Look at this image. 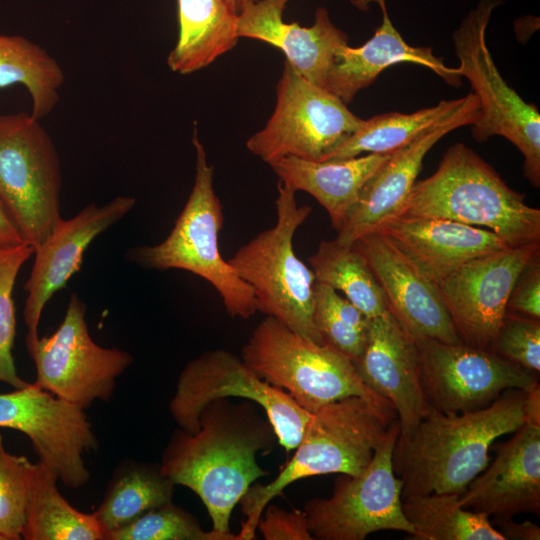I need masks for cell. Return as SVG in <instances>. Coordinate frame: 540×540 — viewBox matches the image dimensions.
Listing matches in <instances>:
<instances>
[{
    "instance_id": "1",
    "label": "cell",
    "mask_w": 540,
    "mask_h": 540,
    "mask_svg": "<svg viewBox=\"0 0 540 540\" xmlns=\"http://www.w3.org/2000/svg\"><path fill=\"white\" fill-rule=\"evenodd\" d=\"M246 400L210 402L202 411L199 429L175 431L166 446L161 471L175 484L192 490L202 501L212 529L226 535L236 504L254 484L268 475L257 454L269 452L277 440L266 414Z\"/></svg>"
},
{
    "instance_id": "2",
    "label": "cell",
    "mask_w": 540,
    "mask_h": 540,
    "mask_svg": "<svg viewBox=\"0 0 540 540\" xmlns=\"http://www.w3.org/2000/svg\"><path fill=\"white\" fill-rule=\"evenodd\" d=\"M527 392L510 389L484 408L454 415L430 405L413 433L395 444L393 468L403 481L402 499L461 495L487 467L493 442L524 424Z\"/></svg>"
},
{
    "instance_id": "3",
    "label": "cell",
    "mask_w": 540,
    "mask_h": 540,
    "mask_svg": "<svg viewBox=\"0 0 540 540\" xmlns=\"http://www.w3.org/2000/svg\"><path fill=\"white\" fill-rule=\"evenodd\" d=\"M396 420L391 403L358 396L330 403L313 413L293 457L278 476L265 485L253 484L241 499L245 520L239 539L255 538L265 507L291 483L317 475L363 473Z\"/></svg>"
},
{
    "instance_id": "4",
    "label": "cell",
    "mask_w": 540,
    "mask_h": 540,
    "mask_svg": "<svg viewBox=\"0 0 540 540\" xmlns=\"http://www.w3.org/2000/svg\"><path fill=\"white\" fill-rule=\"evenodd\" d=\"M397 216L485 227L510 247L539 243L540 210L525 203L474 150L455 143L437 170L413 186Z\"/></svg>"
},
{
    "instance_id": "5",
    "label": "cell",
    "mask_w": 540,
    "mask_h": 540,
    "mask_svg": "<svg viewBox=\"0 0 540 540\" xmlns=\"http://www.w3.org/2000/svg\"><path fill=\"white\" fill-rule=\"evenodd\" d=\"M192 144L196 154L194 184L171 232L158 244L130 248L126 257L146 269H180L199 276L218 292L229 315L249 319L258 311L257 301L250 286L219 252L223 206L214 191V168L208 164L196 128Z\"/></svg>"
},
{
    "instance_id": "6",
    "label": "cell",
    "mask_w": 540,
    "mask_h": 540,
    "mask_svg": "<svg viewBox=\"0 0 540 540\" xmlns=\"http://www.w3.org/2000/svg\"><path fill=\"white\" fill-rule=\"evenodd\" d=\"M277 190L275 225L241 246L228 263L252 289L258 311L323 344L313 319L315 275L293 248L294 234L312 209L299 206L296 191L280 180Z\"/></svg>"
},
{
    "instance_id": "7",
    "label": "cell",
    "mask_w": 540,
    "mask_h": 540,
    "mask_svg": "<svg viewBox=\"0 0 540 540\" xmlns=\"http://www.w3.org/2000/svg\"><path fill=\"white\" fill-rule=\"evenodd\" d=\"M242 360L311 414L351 396L387 401L364 384L346 355L327 343L300 336L271 316L252 332L242 349Z\"/></svg>"
},
{
    "instance_id": "8",
    "label": "cell",
    "mask_w": 540,
    "mask_h": 540,
    "mask_svg": "<svg viewBox=\"0 0 540 540\" xmlns=\"http://www.w3.org/2000/svg\"><path fill=\"white\" fill-rule=\"evenodd\" d=\"M500 0H480L453 33V43L465 77L477 96L479 111L471 124L475 141L492 136L509 140L524 156L523 170L528 181L540 186V114L525 102L501 76L486 41L492 11Z\"/></svg>"
},
{
    "instance_id": "9",
    "label": "cell",
    "mask_w": 540,
    "mask_h": 540,
    "mask_svg": "<svg viewBox=\"0 0 540 540\" xmlns=\"http://www.w3.org/2000/svg\"><path fill=\"white\" fill-rule=\"evenodd\" d=\"M61 190L60 157L40 120L0 114V200L33 248L62 219Z\"/></svg>"
},
{
    "instance_id": "10",
    "label": "cell",
    "mask_w": 540,
    "mask_h": 540,
    "mask_svg": "<svg viewBox=\"0 0 540 540\" xmlns=\"http://www.w3.org/2000/svg\"><path fill=\"white\" fill-rule=\"evenodd\" d=\"M363 122L338 96L308 81L285 60L274 111L246 147L268 164L285 156L324 161Z\"/></svg>"
},
{
    "instance_id": "11",
    "label": "cell",
    "mask_w": 540,
    "mask_h": 540,
    "mask_svg": "<svg viewBox=\"0 0 540 540\" xmlns=\"http://www.w3.org/2000/svg\"><path fill=\"white\" fill-rule=\"evenodd\" d=\"M231 397L250 400L262 408L287 452L298 446L312 416L283 389L261 379L242 358L223 349L204 351L187 363L169 411L180 429L195 433L203 409L214 400Z\"/></svg>"
},
{
    "instance_id": "12",
    "label": "cell",
    "mask_w": 540,
    "mask_h": 540,
    "mask_svg": "<svg viewBox=\"0 0 540 540\" xmlns=\"http://www.w3.org/2000/svg\"><path fill=\"white\" fill-rule=\"evenodd\" d=\"M400 428L396 420L358 476L340 474L329 498H313L304 508L309 531L319 540H363L381 530L413 535L402 509L403 481L395 475L393 451Z\"/></svg>"
},
{
    "instance_id": "13",
    "label": "cell",
    "mask_w": 540,
    "mask_h": 540,
    "mask_svg": "<svg viewBox=\"0 0 540 540\" xmlns=\"http://www.w3.org/2000/svg\"><path fill=\"white\" fill-rule=\"evenodd\" d=\"M26 347L36 368L34 383L83 410L96 400L108 402L116 379L133 362L127 351L94 342L86 322V304L76 293L71 294L58 328Z\"/></svg>"
},
{
    "instance_id": "14",
    "label": "cell",
    "mask_w": 540,
    "mask_h": 540,
    "mask_svg": "<svg viewBox=\"0 0 540 540\" xmlns=\"http://www.w3.org/2000/svg\"><path fill=\"white\" fill-rule=\"evenodd\" d=\"M420 354V382L429 404L454 415L484 408L510 389L529 391L535 373L490 349L415 338Z\"/></svg>"
},
{
    "instance_id": "15",
    "label": "cell",
    "mask_w": 540,
    "mask_h": 540,
    "mask_svg": "<svg viewBox=\"0 0 540 540\" xmlns=\"http://www.w3.org/2000/svg\"><path fill=\"white\" fill-rule=\"evenodd\" d=\"M0 427L25 434L39 461L66 486L82 487L90 478L83 455L97 447L84 410L35 383L0 393Z\"/></svg>"
},
{
    "instance_id": "16",
    "label": "cell",
    "mask_w": 540,
    "mask_h": 540,
    "mask_svg": "<svg viewBox=\"0 0 540 540\" xmlns=\"http://www.w3.org/2000/svg\"><path fill=\"white\" fill-rule=\"evenodd\" d=\"M539 249V243L508 247L463 264L437 284L464 344L491 348L515 281Z\"/></svg>"
},
{
    "instance_id": "17",
    "label": "cell",
    "mask_w": 540,
    "mask_h": 540,
    "mask_svg": "<svg viewBox=\"0 0 540 540\" xmlns=\"http://www.w3.org/2000/svg\"><path fill=\"white\" fill-rule=\"evenodd\" d=\"M135 203L133 197L118 196L102 206L88 204L73 217L62 218L47 238L34 248L35 259L24 285L27 292L23 311L26 343L39 337L38 325L46 304L80 270L88 246L125 217Z\"/></svg>"
},
{
    "instance_id": "18",
    "label": "cell",
    "mask_w": 540,
    "mask_h": 540,
    "mask_svg": "<svg viewBox=\"0 0 540 540\" xmlns=\"http://www.w3.org/2000/svg\"><path fill=\"white\" fill-rule=\"evenodd\" d=\"M478 111L477 96L471 92L449 116L395 151L365 183L335 240L351 247L361 236L397 216L416 183L429 150L451 131L471 125L477 119Z\"/></svg>"
},
{
    "instance_id": "19",
    "label": "cell",
    "mask_w": 540,
    "mask_h": 540,
    "mask_svg": "<svg viewBox=\"0 0 540 540\" xmlns=\"http://www.w3.org/2000/svg\"><path fill=\"white\" fill-rule=\"evenodd\" d=\"M352 246L366 259L382 288L388 311L406 331L415 338L463 343L437 285L388 237L374 230L361 236Z\"/></svg>"
},
{
    "instance_id": "20",
    "label": "cell",
    "mask_w": 540,
    "mask_h": 540,
    "mask_svg": "<svg viewBox=\"0 0 540 540\" xmlns=\"http://www.w3.org/2000/svg\"><path fill=\"white\" fill-rule=\"evenodd\" d=\"M353 364L364 384L392 404L398 439L408 438L430 408L420 382L415 337L387 310L370 320L364 350Z\"/></svg>"
},
{
    "instance_id": "21",
    "label": "cell",
    "mask_w": 540,
    "mask_h": 540,
    "mask_svg": "<svg viewBox=\"0 0 540 540\" xmlns=\"http://www.w3.org/2000/svg\"><path fill=\"white\" fill-rule=\"evenodd\" d=\"M496 446L494 461L459 496L462 507L494 518L540 515V423L524 422Z\"/></svg>"
},
{
    "instance_id": "22",
    "label": "cell",
    "mask_w": 540,
    "mask_h": 540,
    "mask_svg": "<svg viewBox=\"0 0 540 540\" xmlns=\"http://www.w3.org/2000/svg\"><path fill=\"white\" fill-rule=\"evenodd\" d=\"M289 1L256 0L244 4L238 14V36L279 48L299 74L325 88L336 52L348 45V35L332 23L324 7L316 10L310 27L285 23L283 11Z\"/></svg>"
},
{
    "instance_id": "23",
    "label": "cell",
    "mask_w": 540,
    "mask_h": 540,
    "mask_svg": "<svg viewBox=\"0 0 540 540\" xmlns=\"http://www.w3.org/2000/svg\"><path fill=\"white\" fill-rule=\"evenodd\" d=\"M376 230L436 285L463 264L510 247L492 231L443 218L395 216Z\"/></svg>"
},
{
    "instance_id": "24",
    "label": "cell",
    "mask_w": 540,
    "mask_h": 540,
    "mask_svg": "<svg viewBox=\"0 0 540 540\" xmlns=\"http://www.w3.org/2000/svg\"><path fill=\"white\" fill-rule=\"evenodd\" d=\"M360 6L375 1L382 11V23L374 35L358 48L341 46L335 55L334 65L328 75L325 89L350 103L362 89L370 86L386 68L402 62L424 66L441 77L447 84L458 87L462 75L458 68L444 64L435 56L431 47L409 45L392 24L385 0H351Z\"/></svg>"
},
{
    "instance_id": "25",
    "label": "cell",
    "mask_w": 540,
    "mask_h": 540,
    "mask_svg": "<svg viewBox=\"0 0 540 540\" xmlns=\"http://www.w3.org/2000/svg\"><path fill=\"white\" fill-rule=\"evenodd\" d=\"M393 153H369L328 161L285 156L269 165L281 182L294 191L312 195L325 208L333 228L338 232L365 183Z\"/></svg>"
},
{
    "instance_id": "26",
    "label": "cell",
    "mask_w": 540,
    "mask_h": 540,
    "mask_svg": "<svg viewBox=\"0 0 540 540\" xmlns=\"http://www.w3.org/2000/svg\"><path fill=\"white\" fill-rule=\"evenodd\" d=\"M179 33L167 58L169 68L187 75L233 49L239 11L233 0H177Z\"/></svg>"
},
{
    "instance_id": "27",
    "label": "cell",
    "mask_w": 540,
    "mask_h": 540,
    "mask_svg": "<svg viewBox=\"0 0 540 540\" xmlns=\"http://www.w3.org/2000/svg\"><path fill=\"white\" fill-rule=\"evenodd\" d=\"M58 480L46 464L33 463L22 539L105 540L94 513L72 507L58 491Z\"/></svg>"
},
{
    "instance_id": "28",
    "label": "cell",
    "mask_w": 540,
    "mask_h": 540,
    "mask_svg": "<svg viewBox=\"0 0 540 540\" xmlns=\"http://www.w3.org/2000/svg\"><path fill=\"white\" fill-rule=\"evenodd\" d=\"M175 484L160 465L130 462L119 466L94 515L106 536L151 509L173 502Z\"/></svg>"
},
{
    "instance_id": "29",
    "label": "cell",
    "mask_w": 540,
    "mask_h": 540,
    "mask_svg": "<svg viewBox=\"0 0 540 540\" xmlns=\"http://www.w3.org/2000/svg\"><path fill=\"white\" fill-rule=\"evenodd\" d=\"M61 66L44 48L21 35L0 34V89L22 85L31 97V116L41 120L59 101Z\"/></svg>"
},
{
    "instance_id": "30",
    "label": "cell",
    "mask_w": 540,
    "mask_h": 540,
    "mask_svg": "<svg viewBox=\"0 0 540 540\" xmlns=\"http://www.w3.org/2000/svg\"><path fill=\"white\" fill-rule=\"evenodd\" d=\"M456 493L411 495L402 509L413 540H504L489 516L461 506Z\"/></svg>"
},
{
    "instance_id": "31",
    "label": "cell",
    "mask_w": 540,
    "mask_h": 540,
    "mask_svg": "<svg viewBox=\"0 0 540 540\" xmlns=\"http://www.w3.org/2000/svg\"><path fill=\"white\" fill-rule=\"evenodd\" d=\"M316 282L341 291L369 319L388 310L380 284L364 256L353 246L323 240L308 258Z\"/></svg>"
},
{
    "instance_id": "32",
    "label": "cell",
    "mask_w": 540,
    "mask_h": 540,
    "mask_svg": "<svg viewBox=\"0 0 540 540\" xmlns=\"http://www.w3.org/2000/svg\"><path fill=\"white\" fill-rule=\"evenodd\" d=\"M464 99L441 100L435 106L413 113L391 112L364 120L361 127L324 161L357 157L362 153H393L449 116Z\"/></svg>"
},
{
    "instance_id": "33",
    "label": "cell",
    "mask_w": 540,
    "mask_h": 540,
    "mask_svg": "<svg viewBox=\"0 0 540 540\" xmlns=\"http://www.w3.org/2000/svg\"><path fill=\"white\" fill-rule=\"evenodd\" d=\"M314 294L313 319L324 342L355 362L364 350L371 319L325 284L315 282Z\"/></svg>"
},
{
    "instance_id": "34",
    "label": "cell",
    "mask_w": 540,
    "mask_h": 540,
    "mask_svg": "<svg viewBox=\"0 0 540 540\" xmlns=\"http://www.w3.org/2000/svg\"><path fill=\"white\" fill-rule=\"evenodd\" d=\"M106 540H240L215 530L204 531L199 522L173 502L144 513L128 525L110 532Z\"/></svg>"
},
{
    "instance_id": "35",
    "label": "cell",
    "mask_w": 540,
    "mask_h": 540,
    "mask_svg": "<svg viewBox=\"0 0 540 540\" xmlns=\"http://www.w3.org/2000/svg\"><path fill=\"white\" fill-rule=\"evenodd\" d=\"M33 463L9 453L0 435V540L22 539Z\"/></svg>"
},
{
    "instance_id": "36",
    "label": "cell",
    "mask_w": 540,
    "mask_h": 540,
    "mask_svg": "<svg viewBox=\"0 0 540 540\" xmlns=\"http://www.w3.org/2000/svg\"><path fill=\"white\" fill-rule=\"evenodd\" d=\"M33 253L32 246L22 244L0 264V382L14 389L29 383L19 377L12 355L16 332L13 289L21 267Z\"/></svg>"
},
{
    "instance_id": "37",
    "label": "cell",
    "mask_w": 540,
    "mask_h": 540,
    "mask_svg": "<svg viewBox=\"0 0 540 540\" xmlns=\"http://www.w3.org/2000/svg\"><path fill=\"white\" fill-rule=\"evenodd\" d=\"M490 350L528 371L539 373L540 319L506 313Z\"/></svg>"
},
{
    "instance_id": "38",
    "label": "cell",
    "mask_w": 540,
    "mask_h": 540,
    "mask_svg": "<svg viewBox=\"0 0 540 540\" xmlns=\"http://www.w3.org/2000/svg\"><path fill=\"white\" fill-rule=\"evenodd\" d=\"M540 252L524 266L511 290L506 313L540 319Z\"/></svg>"
},
{
    "instance_id": "39",
    "label": "cell",
    "mask_w": 540,
    "mask_h": 540,
    "mask_svg": "<svg viewBox=\"0 0 540 540\" xmlns=\"http://www.w3.org/2000/svg\"><path fill=\"white\" fill-rule=\"evenodd\" d=\"M257 523L265 540H313L306 513L267 505Z\"/></svg>"
},
{
    "instance_id": "40",
    "label": "cell",
    "mask_w": 540,
    "mask_h": 540,
    "mask_svg": "<svg viewBox=\"0 0 540 540\" xmlns=\"http://www.w3.org/2000/svg\"><path fill=\"white\" fill-rule=\"evenodd\" d=\"M492 525L503 536L504 540H539L540 527L529 520L515 522L512 517L494 518Z\"/></svg>"
},
{
    "instance_id": "41",
    "label": "cell",
    "mask_w": 540,
    "mask_h": 540,
    "mask_svg": "<svg viewBox=\"0 0 540 540\" xmlns=\"http://www.w3.org/2000/svg\"><path fill=\"white\" fill-rule=\"evenodd\" d=\"M25 243L20 231L11 220L0 200V245L19 246Z\"/></svg>"
},
{
    "instance_id": "42",
    "label": "cell",
    "mask_w": 540,
    "mask_h": 540,
    "mask_svg": "<svg viewBox=\"0 0 540 540\" xmlns=\"http://www.w3.org/2000/svg\"><path fill=\"white\" fill-rule=\"evenodd\" d=\"M26 244V243H25ZM20 246V245H19ZM18 246L0 245V264L17 248Z\"/></svg>"
},
{
    "instance_id": "43",
    "label": "cell",
    "mask_w": 540,
    "mask_h": 540,
    "mask_svg": "<svg viewBox=\"0 0 540 540\" xmlns=\"http://www.w3.org/2000/svg\"><path fill=\"white\" fill-rule=\"evenodd\" d=\"M256 0H233L235 6L237 7L238 11L242 8V6L248 2H253Z\"/></svg>"
}]
</instances>
